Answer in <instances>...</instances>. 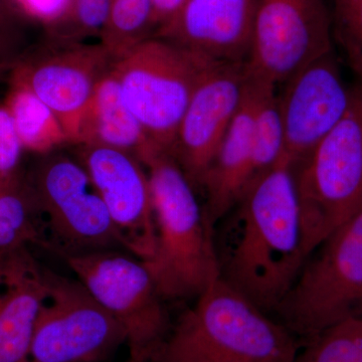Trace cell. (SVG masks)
I'll list each match as a JSON object with an SVG mask.
<instances>
[{"mask_svg":"<svg viewBox=\"0 0 362 362\" xmlns=\"http://www.w3.org/2000/svg\"><path fill=\"white\" fill-rule=\"evenodd\" d=\"M233 209L235 237L221 277L263 310L277 309L307 259L295 164L283 156Z\"/></svg>","mask_w":362,"mask_h":362,"instance_id":"1","label":"cell"},{"mask_svg":"<svg viewBox=\"0 0 362 362\" xmlns=\"http://www.w3.org/2000/svg\"><path fill=\"white\" fill-rule=\"evenodd\" d=\"M143 164L156 223L153 254L145 264L164 300L197 297L221 277L213 226L170 152L156 150Z\"/></svg>","mask_w":362,"mask_h":362,"instance_id":"2","label":"cell"},{"mask_svg":"<svg viewBox=\"0 0 362 362\" xmlns=\"http://www.w3.org/2000/svg\"><path fill=\"white\" fill-rule=\"evenodd\" d=\"M197 298L151 362H294L291 332L223 278Z\"/></svg>","mask_w":362,"mask_h":362,"instance_id":"3","label":"cell"},{"mask_svg":"<svg viewBox=\"0 0 362 362\" xmlns=\"http://www.w3.org/2000/svg\"><path fill=\"white\" fill-rule=\"evenodd\" d=\"M214 65L152 35L114 61L112 70L149 141L171 153L188 104Z\"/></svg>","mask_w":362,"mask_h":362,"instance_id":"4","label":"cell"},{"mask_svg":"<svg viewBox=\"0 0 362 362\" xmlns=\"http://www.w3.org/2000/svg\"><path fill=\"white\" fill-rule=\"evenodd\" d=\"M296 180L308 259L362 209L361 85H354L351 103L341 121L296 166Z\"/></svg>","mask_w":362,"mask_h":362,"instance_id":"5","label":"cell"},{"mask_svg":"<svg viewBox=\"0 0 362 362\" xmlns=\"http://www.w3.org/2000/svg\"><path fill=\"white\" fill-rule=\"evenodd\" d=\"M314 252L276 309L290 332L309 339L362 315V209Z\"/></svg>","mask_w":362,"mask_h":362,"instance_id":"6","label":"cell"},{"mask_svg":"<svg viewBox=\"0 0 362 362\" xmlns=\"http://www.w3.org/2000/svg\"><path fill=\"white\" fill-rule=\"evenodd\" d=\"M61 256L75 278L123 328L130 361L151 362L168 337V318L145 262L119 250Z\"/></svg>","mask_w":362,"mask_h":362,"instance_id":"7","label":"cell"},{"mask_svg":"<svg viewBox=\"0 0 362 362\" xmlns=\"http://www.w3.org/2000/svg\"><path fill=\"white\" fill-rule=\"evenodd\" d=\"M47 296L33 330L30 361L99 362L126 344L120 324L78 279L47 269Z\"/></svg>","mask_w":362,"mask_h":362,"instance_id":"8","label":"cell"},{"mask_svg":"<svg viewBox=\"0 0 362 362\" xmlns=\"http://www.w3.org/2000/svg\"><path fill=\"white\" fill-rule=\"evenodd\" d=\"M114 59L101 42L45 39L16 59L9 82L25 86L58 118L76 144L81 116Z\"/></svg>","mask_w":362,"mask_h":362,"instance_id":"9","label":"cell"},{"mask_svg":"<svg viewBox=\"0 0 362 362\" xmlns=\"http://www.w3.org/2000/svg\"><path fill=\"white\" fill-rule=\"evenodd\" d=\"M45 230L63 252L124 250L104 202L78 161L47 154L28 176Z\"/></svg>","mask_w":362,"mask_h":362,"instance_id":"10","label":"cell"},{"mask_svg":"<svg viewBox=\"0 0 362 362\" xmlns=\"http://www.w3.org/2000/svg\"><path fill=\"white\" fill-rule=\"evenodd\" d=\"M334 49L329 0H259L246 73L278 88Z\"/></svg>","mask_w":362,"mask_h":362,"instance_id":"11","label":"cell"},{"mask_svg":"<svg viewBox=\"0 0 362 362\" xmlns=\"http://www.w3.org/2000/svg\"><path fill=\"white\" fill-rule=\"evenodd\" d=\"M283 86L278 98L285 156L298 166L346 114L354 86L345 82L335 49L300 69Z\"/></svg>","mask_w":362,"mask_h":362,"instance_id":"12","label":"cell"},{"mask_svg":"<svg viewBox=\"0 0 362 362\" xmlns=\"http://www.w3.org/2000/svg\"><path fill=\"white\" fill-rule=\"evenodd\" d=\"M78 162L104 202L124 250L146 262L153 254L156 223L148 173L122 150L78 145Z\"/></svg>","mask_w":362,"mask_h":362,"instance_id":"13","label":"cell"},{"mask_svg":"<svg viewBox=\"0 0 362 362\" xmlns=\"http://www.w3.org/2000/svg\"><path fill=\"white\" fill-rule=\"evenodd\" d=\"M245 64H216L207 71L181 119L171 154L199 189L246 90Z\"/></svg>","mask_w":362,"mask_h":362,"instance_id":"14","label":"cell"},{"mask_svg":"<svg viewBox=\"0 0 362 362\" xmlns=\"http://www.w3.org/2000/svg\"><path fill=\"white\" fill-rule=\"evenodd\" d=\"M259 0H187L154 37L213 64H246Z\"/></svg>","mask_w":362,"mask_h":362,"instance_id":"15","label":"cell"},{"mask_svg":"<svg viewBox=\"0 0 362 362\" xmlns=\"http://www.w3.org/2000/svg\"><path fill=\"white\" fill-rule=\"evenodd\" d=\"M47 291V269L30 247L0 259V362H30L33 330Z\"/></svg>","mask_w":362,"mask_h":362,"instance_id":"16","label":"cell"},{"mask_svg":"<svg viewBox=\"0 0 362 362\" xmlns=\"http://www.w3.org/2000/svg\"><path fill=\"white\" fill-rule=\"evenodd\" d=\"M255 105L256 89L247 76L244 99L199 188L204 194L207 221L213 226L232 211L254 180Z\"/></svg>","mask_w":362,"mask_h":362,"instance_id":"17","label":"cell"},{"mask_svg":"<svg viewBox=\"0 0 362 362\" xmlns=\"http://www.w3.org/2000/svg\"><path fill=\"white\" fill-rule=\"evenodd\" d=\"M76 145H96L122 150L141 162L158 149L149 141L134 114L124 101L112 68L100 81L83 111Z\"/></svg>","mask_w":362,"mask_h":362,"instance_id":"18","label":"cell"},{"mask_svg":"<svg viewBox=\"0 0 362 362\" xmlns=\"http://www.w3.org/2000/svg\"><path fill=\"white\" fill-rule=\"evenodd\" d=\"M37 197L21 173L0 181V259L32 245H47Z\"/></svg>","mask_w":362,"mask_h":362,"instance_id":"19","label":"cell"},{"mask_svg":"<svg viewBox=\"0 0 362 362\" xmlns=\"http://www.w3.org/2000/svg\"><path fill=\"white\" fill-rule=\"evenodd\" d=\"M9 84L4 104L23 150L47 156L69 143L58 118L40 98L25 86L11 82Z\"/></svg>","mask_w":362,"mask_h":362,"instance_id":"20","label":"cell"},{"mask_svg":"<svg viewBox=\"0 0 362 362\" xmlns=\"http://www.w3.org/2000/svg\"><path fill=\"white\" fill-rule=\"evenodd\" d=\"M247 78L254 83L256 89L252 126L255 180L285 156V135L279 107L278 88L254 80L249 76Z\"/></svg>","mask_w":362,"mask_h":362,"instance_id":"21","label":"cell"},{"mask_svg":"<svg viewBox=\"0 0 362 362\" xmlns=\"http://www.w3.org/2000/svg\"><path fill=\"white\" fill-rule=\"evenodd\" d=\"M153 33L151 0H111L100 42L116 61Z\"/></svg>","mask_w":362,"mask_h":362,"instance_id":"22","label":"cell"},{"mask_svg":"<svg viewBox=\"0 0 362 362\" xmlns=\"http://www.w3.org/2000/svg\"><path fill=\"white\" fill-rule=\"evenodd\" d=\"M294 362H362V315L340 321L310 338Z\"/></svg>","mask_w":362,"mask_h":362,"instance_id":"23","label":"cell"},{"mask_svg":"<svg viewBox=\"0 0 362 362\" xmlns=\"http://www.w3.org/2000/svg\"><path fill=\"white\" fill-rule=\"evenodd\" d=\"M333 42L362 86V0H329Z\"/></svg>","mask_w":362,"mask_h":362,"instance_id":"24","label":"cell"},{"mask_svg":"<svg viewBox=\"0 0 362 362\" xmlns=\"http://www.w3.org/2000/svg\"><path fill=\"white\" fill-rule=\"evenodd\" d=\"M111 0H69L63 13L45 28V35L57 39L78 40L101 35Z\"/></svg>","mask_w":362,"mask_h":362,"instance_id":"25","label":"cell"},{"mask_svg":"<svg viewBox=\"0 0 362 362\" xmlns=\"http://www.w3.org/2000/svg\"><path fill=\"white\" fill-rule=\"evenodd\" d=\"M30 21L16 0H0V61L14 63L26 51V23Z\"/></svg>","mask_w":362,"mask_h":362,"instance_id":"26","label":"cell"},{"mask_svg":"<svg viewBox=\"0 0 362 362\" xmlns=\"http://www.w3.org/2000/svg\"><path fill=\"white\" fill-rule=\"evenodd\" d=\"M25 151L4 104H0V181L18 175L21 157Z\"/></svg>","mask_w":362,"mask_h":362,"instance_id":"27","label":"cell"},{"mask_svg":"<svg viewBox=\"0 0 362 362\" xmlns=\"http://www.w3.org/2000/svg\"><path fill=\"white\" fill-rule=\"evenodd\" d=\"M21 11L30 21H39L47 26L57 20L58 11L54 4H57L62 13L68 6L69 0H16Z\"/></svg>","mask_w":362,"mask_h":362,"instance_id":"28","label":"cell"},{"mask_svg":"<svg viewBox=\"0 0 362 362\" xmlns=\"http://www.w3.org/2000/svg\"><path fill=\"white\" fill-rule=\"evenodd\" d=\"M154 33L175 16L187 0H151ZM154 35V33H153Z\"/></svg>","mask_w":362,"mask_h":362,"instance_id":"29","label":"cell"},{"mask_svg":"<svg viewBox=\"0 0 362 362\" xmlns=\"http://www.w3.org/2000/svg\"><path fill=\"white\" fill-rule=\"evenodd\" d=\"M14 63L0 61V83L6 80V78H9V76H11V71H13L14 66Z\"/></svg>","mask_w":362,"mask_h":362,"instance_id":"30","label":"cell"},{"mask_svg":"<svg viewBox=\"0 0 362 362\" xmlns=\"http://www.w3.org/2000/svg\"><path fill=\"white\" fill-rule=\"evenodd\" d=\"M129 362H134V361H129Z\"/></svg>","mask_w":362,"mask_h":362,"instance_id":"31","label":"cell"},{"mask_svg":"<svg viewBox=\"0 0 362 362\" xmlns=\"http://www.w3.org/2000/svg\"><path fill=\"white\" fill-rule=\"evenodd\" d=\"M30 362H33V361H30Z\"/></svg>","mask_w":362,"mask_h":362,"instance_id":"32","label":"cell"}]
</instances>
